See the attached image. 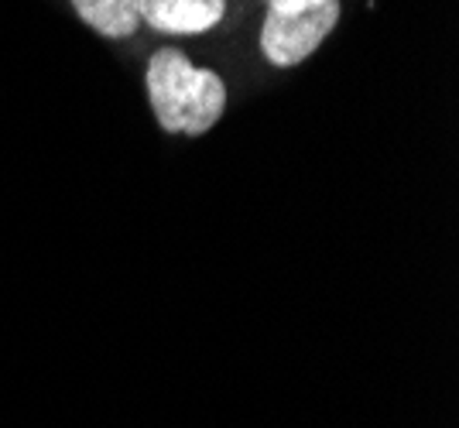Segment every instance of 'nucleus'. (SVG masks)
Returning <instances> with one entry per match:
<instances>
[{
	"mask_svg": "<svg viewBox=\"0 0 459 428\" xmlns=\"http://www.w3.org/2000/svg\"><path fill=\"white\" fill-rule=\"evenodd\" d=\"M148 103L165 134L203 137L227 114V82L220 73L192 65L182 48H158L144 69Z\"/></svg>",
	"mask_w": 459,
	"mask_h": 428,
	"instance_id": "nucleus-1",
	"label": "nucleus"
},
{
	"mask_svg": "<svg viewBox=\"0 0 459 428\" xmlns=\"http://www.w3.org/2000/svg\"><path fill=\"white\" fill-rule=\"evenodd\" d=\"M340 24V0H323L299 11H268L261 28V52L274 69L302 65Z\"/></svg>",
	"mask_w": 459,
	"mask_h": 428,
	"instance_id": "nucleus-2",
	"label": "nucleus"
},
{
	"mask_svg": "<svg viewBox=\"0 0 459 428\" xmlns=\"http://www.w3.org/2000/svg\"><path fill=\"white\" fill-rule=\"evenodd\" d=\"M227 14V0H144L141 21L165 35H203Z\"/></svg>",
	"mask_w": 459,
	"mask_h": 428,
	"instance_id": "nucleus-3",
	"label": "nucleus"
},
{
	"mask_svg": "<svg viewBox=\"0 0 459 428\" xmlns=\"http://www.w3.org/2000/svg\"><path fill=\"white\" fill-rule=\"evenodd\" d=\"M76 14L103 39H131L141 24L144 0H73Z\"/></svg>",
	"mask_w": 459,
	"mask_h": 428,
	"instance_id": "nucleus-4",
	"label": "nucleus"
},
{
	"mask_svg": "<svg viewBox=\"0 0 459 428\" xmlns=\"http://www.w3.org/2000/svg\"><path fill=\"white\" fill-rule=\"evenodd\" d=\"M268 11H299V7H316L323 0H264Z\"/></svg>",
	"mask_w": 459,
	"mask_h": 428,
	"instance_id": "nucleus-5",
	"label": "nucleus"
}]
</instances>
